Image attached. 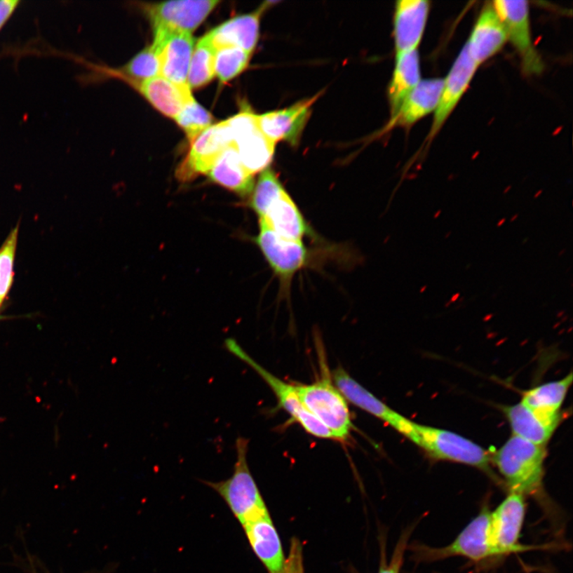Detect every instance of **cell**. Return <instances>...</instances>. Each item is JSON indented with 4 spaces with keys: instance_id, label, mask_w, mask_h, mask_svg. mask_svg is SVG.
I'll return each instance as SVG.
<instances>
[{
    "instance_id": "29",
    "label": "cell",
    "mask_w": 573,
    "mask_h": 573,
    "mask_svg": "<svg viewBox=\"0 0 573 573\" xmlns=\"http://www.w3.org/2000/svg\"><path fill=\"white\" fill-rule=\"evenodd\" d=\"M252 191L251 208L256 212L259 218H263L271 205L286 190L274 171L269 168L259 175Z\"/></svg>"
},
{
    "instance_id": "19",
    "label": "cell",
    "mask_w": 573,
    "mask_h": 573,
    "mask_svg": "<svg viewBox=\"0 0 573 573\" xmlns=\"http://www.w3.org/2000/svg\"><path fill=\"white\" fill-rule=\"evenodd\" d=\"M252 551L269 573H282L285 559L278 534L269 513L243 525Z\"/></svg>"
},
{
    "instance_id": "37",
    "label": "cell",
    "mask_w": 573,
    "mask_h": 573,
    "mask_svg": "<svg viewBox=\"0 0 573 573\" xmlns=\"http://www.w3.org/2000/svg\"><path fill=\"white\" fill-rule=\"evenodd\" d=\"M459 295H460L459 293L454 295L451 299L452 302H454V301H457L459 299Z\"/></svg>"
},
{
    "instance_id": "26",
    "label": "cell",
    "mask_w": 573,
    "mask_h": 573,
    "mask_svg": "<svg viewBox=\"0 0 573 573\" xmlns=\"http://www.w3.org/2000/svg\"><path fill=\"white\" fill-rule=\"evenodd\" d=\"M421 81L418 50H413L396 55L395 69L388 90L391 118L398 114L407 97Z\"/></svg>"
},
{
    "instance_id": "1",
    "label": "cell",
    "mask_w": 573,
    "mask_h": 573,
    "mask_svg": "<svg viewBox=\"0 0 573 573\" xmlns=\"http://www.w3.org/2000/svg\"><path fill=\"white\" fill-rule=\"evenodd\" d=\"M320 374L309 385H295L301 403L324 425L334 440L344 442L353 427L346 400L336 387L324 351L318 349Z\"/></svg>"
},
{
    "instance_id": "31",
    "label": "cell",
    "mask_w": 573,
    "mask_h": 573,
    "mask_svg": "<svg viewBox=\"0 0 573 573\" xmlns=\"http://www.w3.org/2000/svg\"><path fill=\"white\" fill-rule=\"evenodd\" d=\"M175 120L184 130L192 143L201 133L211 126L213 118L210 112L193 97L187 102Z\"/></svg>"
},
{
    "instance_id": "40",
    "label": "cell",
    "mask_w": 573,
    "mask_h": 573,
    "mask_svg": "<svg viewBox=\"0 0 573 573\" xmlns=\"http://www.w3.org/2000/svg\"><path fill=\"white\" fill-rule=\"evenodd\" d=\"M440 214H441V210H439L438 212H437V213H436V214L435 215L434 217H435V218L438 217V216H439Z\"/></svg>"
},
{
    "instance_id": "3",
    "label": "cell",
    "mask_w": 573,
    "mask_h": 573,
    "mask_svg": "<svg viewBox=\"0 0 573 573\" xmlns=\"http://www.w3.org/2000/svg\"><path fill=\"white\" fill-rule=\"evenodd\" d=\"M249 443L245 437L236 440L237 461L231 477L217 483L203 482L222 496L242 525L269 513L248 465Z\"/></svg>"
},
{
    "instance_id": "15",
    "label": "cell",
    "mask_w": 573,
    "mask_h": 573,
    "mask_svg": "<svg viewBox=\"0 0 573 573\" xmlns=\"http://www.w3.org/2000/svg\"><path fill=\"white\" fill-rule=\"evenodd\" d=\"M478 67V65L471 58L465 45L445 79L440 103L434 112L429 139H433L436 137L453 110L456 109L464 94L468 90L471 80L473 79Z\"/></svg>"
},
{
    "instance_id": "21",
    "label": "cell",
    "mask_w": 573,
    "mask_h": 573,
    "mask_svg": "<svg viewBox=\"0 0 573 573\" xmlns=\"http://www.w3.org/2000/svg\"><path fill=\"white\" fill-rule=\"evenodd\" d=\"M206 175L217 184L241 197L250 196L255 185L254 175L242 164L234 144L223 151Z\"/></svg>"
},
{
    "instance_id": "7",
    "label": "cell",
    "mask_w": 573,
    "mask_h": 573,
    "mask_svg": "<svg viewBox=\"0 0 573 573\" xmlns=\"http://www.w3.org/2000/svg\"><path fill=\"white\" fill-rule=\"evenodd\" d=\"M525 496L511 492L490 512L489 537L496 557L530 551L534 547L520 544L525 513Z\"/></svg>"
},
{
    "instance_id": "27",
    "label": "cell",
    "mask_w": 573,
    "mask_h": 573,
    "mask_svg": "<svg viewBox=\"0 0 573 573\" xmlns=\"http://www.w3.org/2000/svg\"><path fill=\"white\" fill-rule=\"evenodd\" d=\"M234 145L242 164L253 175L269 168L275 155L276 144L266 137L259 127L238 135Z\"/></svg>"
},
{
    "instance_id": "22",
    "label": "cell",
    "mask_w": 573,
    "mask_h": 573,
    "mask_svg": "<svg viewBox=\"0 0 573 573\" xmlns=\"http://www.w3.org/2000/svg\"><path fill=\"white\" fill-rule=\"evenodd\" d=\"M572 374L543 384L523 393L521 403L548 421L560 423V409L572 383Z\"/></svg>"
},
{
    "instance_id": "39",
    "label": "cell",
    "mask_w": 573,
    "mask_h": 573,
    "mask_svg": "<svg viewBox=\"0 0 573 573\" xmlns=\"http://www.w3.org/2000/svg\"><path fill=\"white\" fill-rule=\"evenodd\" d=\"M518 215H516L513 216V218H511V222H513V221L516 220H517V218H518Z\"/></svg>"
},
{
    "instance_id": "10",
    "label": "cell",
    "mask_w": 573,
    "mask_h": 573,
    "mask_svg": "<svg viewBox=\"0 0 573 573\" xmlns=\"http://www.w3.org/2000/svg\"><path fill=\"white\" fill-rule=\"evenodd\" d=\"M218 0L170 1L147 5L154 29L192 34L220 4Z\"/></svg>"
},
{
    "instance_id": "34",
    "label": "cell",
    "mask_w": 573,
    "mask_h": 573,
    "mask_svg": "<svg viewBox=\"0 0 573 573\" xmlns=\"http://www.w3.org/2000/svg\"><path fill=\"white\" fill-rule=\"evenodd\" d=\"M282 573H304L302 546L297 540L292 541L290 552Z\"/></svg>"
},
{
    "instance_id": "4",
    "label": "cell",
    "mask_w": 573,
    "mask_h": 573,
    "mask_svg": "<svg viewBox=\"0 0 573 573\" xmlns=\"http://www.w3.org/2000/svg\"><path fill=\"white\" fill-rule=\"evenodd\" d=\"M410 440L431 458L474 466L494 476L490 454L481 446L450 431L414 424Z\"/></svg>"
},
{
    "instance_id": "33",
    "label": "cell",
    "mask_w": 573,
    "mask_h": 573,
    "mask_svg": "<svg viewBox=\"0 0 573 573\" xmlns=\"http://www.w3.org/2000/svg\"><path fill=\"white\" fill-rule=\"evenodd\" d=\"M18 238L16 227L0 248V303L7 297L14 276V259Z\"/></svg>"
},
{
    "instance_id": "13",
    "label": "cell",
    "mask_w": 573,
    "mask_h": 573,
    "mask_svg": "<svg viewBox=\"0 0 573 573\" xmlns=\"http://www.w3.org/2000/svg\"><path fill=\"white\" fill-rule=\"evenodd\" d=\"M332 377L335 385L346 400L369 412L370 414L382 419L406 438H410L415 422H411L383 403L382 400L366 391L344 369L335 370Z\"/></svg>"
},
{
    "instance_id": "6",
    "label": "cell",
    "mask_w": 573,
    "mask_h": 573,
    "mask_svg": "<svg viewBox=\"0 0 573 573\" xmlns=\"http://www.w3.org/2000/svg\"><path fill=\"white\" fill-rule=\"evenodd\" d=\"M492 4L504 23L508 41L521 59L524 74L529 76L541 74L545 65L532 39L528 2L495 0Z\"/></svg>"
},
{
    "instance_id": "43",
    "label": "cell",
    "mask_w": 573,
    "mask_h": 573,
    "mask_svg": "<svg viewBox=\"0 0 573 573\" xmlns=\"http://www.w3.org/2000/svg\"><path fill=\"white\" fill-rule=\"evenodd\" d=\"M34 573H36V572H34Z\"/></svg>"
},
{
    "instance_id": "12",
    "label": "cell",
    "mask_w": 573,
    "mask_h": 573,
    "mask_svg": "<svg viewBox=\"0 0 573 573\" xmlns=\"http://www.w3.org/2000/svg\"><path fill=\"white\" fill-rule=\"evenodd\" d=\"M161 64L159 76L179 86H188L189 67L194 51L191 34L154 29V42Z\"/></svg>"
},
{
    "instance_id": "9",
    "label": "cell",
    "mask_w": 573,
    "mask_h": 573,
    "mask_svg": "<svg viewBox=\"0 0 573 573\" xmlns=\"http://www.w3.org/2000/svg\"><path fill=\"white\" fill-rule=\"evenodd\" d=\"M255 241L271 269L286 285L308 262L309 252L302 241L283 238L262 220Z\"/></svg>"
},
{
    "instance_id": "28",
    "label": "cell",
    "mask_w": 573,
    "mask_h": 573,
    "mask_svg": "<svg viewBox=\"0 0 573 573\" xmlns=\"http://www.w3.org/2000/svg\"><path fill=\"white\" fill-rule=\"evenodd\" d=\"M215 55L216 49L206 34L198 41L193 51L187 78L191 90L208 84L215 78Z\"/></svg>"
},
{
    "instance_id": "41",
    "label": "cell",
    "mask_w": 573,
    "mask_h": 573,
    "mask_svg": "<svg viewBox=\"0 0 573 573\" xmlns=\"http://www.w3.org/2000/svg\"><path fill=\"white\" fill-rule=\"evenodd\" d=\"M541 192H542V191H540V192L537 193V194H536V196H534V198H537V197H539V194H540Z\"/></svg>"
},
{
    "instance_id": "17",
    "label": "cell",
    "mask_w": 573,
    "mask_h": 573,
    "mask_svg": "<svg viewBox=\"0 0 573 573\" xmlns=\"http://www.w3.org/2000/svg\"><path fill=\"white\" fill-rule=\"evenodd\" d=\"M507 34L492 3H487L472 29L466 43L469 55L480 67L504 48L507 42Z\"/></svg>"
},
{
    "instance_id": "36",
    "label": "cell",
    "mask_w": 573,
    "mask_h": 573,
    "mask_svg": "<svg viewBox=\"0 0 573 573\" xmlns=\"http://www.w3.org/2000/svg\"><path fill=\"white\" fill-rule=\"evenodd\" d=\"M21 3L19 0H0V32L13 16Z\"/></svg>"
},
{
    "instance_id": "30",
    "label": "cell",
    "mask_w": 573,
    "mask_h": 573,
    "mask_svg": "<svg viewBox=\"0 0 573 573\" xmlns=\"http://www.w3.org/2000/svg\"><path fill=\"white\" fill-rule=\"evenodd\" d=\"M251 54L237 47H223L215 55V75L224 83L234 79L249 66Z\"/></svg>"
},
{
    "instance_id": "38",
    "label": "cell",
    "mask_w": 573,
    "mask_h": 573,
    "mask_svg": "<svg viewBox=\"0 0 573 573\" xmlns=\"http://www.w3.org/2000/svg\"><path fill=\"white\" fill-rule=\"evenodd\" d=\"M506 218H504V220H501V221H500V222H499L497 224V227H500L503 226V224H504L506 222Z\"/></svg>"
},
{
    "instance_id": "24",
    "label": "cell",
    "mask_w": 573,
    "mask_h": 573,
    "mask_svg": "<svg viewBox=\"0 0 573 573\" xmlns=\"http://www.w3.org/2000/svg\"><path fill=\"white\" fill-rule=\"evenodd\" d=\"M281 237L300 241L309 229L298 206L285 191L271 205L263 218H259Z\"/></svg>"
},
{
    "instance_id": "16",
    "label": "cell",
    "mask_w": 573,
    "mask_h": 573,
    "mask_svg": "<svg viewBox=\"0 0 573 573\" xmlns=\"http://www.w3.org/2000/svg\"><path fill=\"white\" fill-rule=\"evenodd\" d=\"M429 11L430 2L425 0H400L396 2V54L417 50L426 28Z\"/></svg>"
},
{
    "instance_id": "18",
    "label": "cell",
    "mask_w": 573,
    "mask_h": 573,
    "mask_svg": "<svg viewBox=\"0 0 573 573\" xmlns=\"http://www.w3.org/2000/svg\"><path fill=\"white\" fill-rule=\"evenodd\" d=\"M274 4L265 2L253 13L234 17L210 32L208 35L216 50L237 47L252 54L258 42L261 18Z\"/></svg>"
},
{
    "instance_id": "25",
    "label": "cell",
    "mask_w": 573,
    "mask_h": 573,
    "mask_svg": "<svg viewBox=\"0 0 573 573\" xmlns=\"http://www.w3.org/2000/svg\"><path fill=\"white\" fill-rule=\"evenodd\" d=\"M504 411L513 436L537 445L546 446L560 424L541 417L521 403L505 407Z\"/></svg>"
},
{
    "instance_id": "32",
    "label": "cell",
    "mask_w": 573,
    "mask_h": 573,
    "mask_svg": "<svg viewBox=\"0 0 573 573\" xmlns=\"http://www.w3.org/2000/svg\"><path fill=\"white\" fill-rule=\"evenodd\" d=\"M161 64L154 47H147L128 62L123 72L135 81L149 80L159 76Z\"/></svg>"
},
{
    "instance_id": "35",
    "label": "cell",
    "mask_w": 573,
    "mask_h": 573,
    "mask_svg": "<svg viewBox=\"0 0 573 573\" xmlns=\"http://www.w3.org/2000/svg\"><path fill=\"white\" fill-rule=\"evenodd\" d=\"M407 534L401 537L397 548L395 549L393 556L386 567H383L379 573H400L401 565L403 562L404 553L407 547Z\"/></svg>"
},
{
    "instance_id": "11",
    "label": "cell",
    "mask_w": 573,
    "mask_h": 573,
    "mask_svg": "<svg viewBox=\"0 0 573 573\" xmlns=\"http://www.w3.org/2000/svg\"><path fill=\"white\" fill-rule=\"evenodd\" d=\"M234 144L231 129L227 121L211 126L192 142L189 155L177 171L178 178L188 181L198 175L208 174L223 151Z\"/></svg>"
},
{
    "instance_id": "2",
    "label": "cell",
    "mask_w": 573,
    "mask_h": 573,
    "mask_svg": "<svg viewBox=\"0 0 573 573\" xmlns=\"http://www.w3.org/2000/svg\"><path fill=\"white\" fill-rule=\"evenodd\" d=\"M546 454V446L512 436L490 454V461L497 466L510 492L525 497L541 492Z\"/></svg>"
},
{
    "instance_id": "23",
    "label": "cell",
    "mask_w": 573,
    "mask_h": 573,
    "mask_svg": "<svg viewBox=\"0 0 573 573\" xmlns=\"http://www.w3.org/2000/svg\"><path fill=\"white\" fill-rule=\"evenodd\" d=\"M140 90L157 110L174 119L193 98L190 87L176 85L161 76L141 82Z\"/></svg>"
},
{
    "instance_id": "42",
    "label": "cell",
    "mask_w": 573,
    "mask_h": 573,
    "mask_svg": "<svg viewBox=\"0 0 573 573\" xmlns=\"http://www.w3.org/2000/svg\"><path fill=\"white\" fill-rule=\"evenodd\" d=\"M0 306H1V303H0Z\"/></svg>"
},
{
    "instance_id": "8",
    "label": "cell",
    "mask_w": 573,
    "mask_h": 573,
    "mask_svg": "<svg viewBox=\"0 0 573 573\" xmlns=\"http://www.w3.org/2000/svg\"><path fill=\"white\" fill-rule=\"evenodd\" d=\"M490 512L488 507L484 506L450 545L442 548H419V557L426 561L463 557L475 562L496 557L490 542Z\"/></svg>"
},
{
    "instance_id": "20",
    "label": "cell",
    "mask_w": 573,
    "mask_h": 573,
    "mask_svg": "<svg viewBox=\"0 0 573 573\" xmlns=\"http://www.w3.org/2000/svg\"><path fill=\"white\" fill-rule=\"evenodd\" d=\"M445 79L422 80L407 97L398 114L391 118L388 128L410 127L438 107Z\"/></svg>"
},
{
    "instance_id": "5",
    "label": "cell",
    "mask_w": 573,
    "mask_h": 573,
    "mask_svg": "<svg viewBox=\"0 0 573 573\" xmlns=\"http://www.w3.org/2000/svg\"><path fill=\"white\" fill-rule=\"evenodd\" d=\"M224 347L235 357L250 365L254 371L257 372L273 391L282 409L291 416L293 421L299 424L306 433L318 437V438L334 440L332 433L311 414L301 403L295 385L283 382L279 377L271 374L269 371L257 363L250 354L242 349L237 341L228 339L224 341Z\"/></svg>"
},
{
    "instance_id": "14",
    "label": "cell",
    "mask_w": 573,
    "mask_h": 573,
    "mask_svg": "<svg viewBox=\"0 0 573 573\" xmlns=\"http://www.w3.org/2000/svg\"><path fill=\"white\" fill-rule=\"evenodd\" d=\"M320 96L318 93L287 109L257 115L259 131L276 144L277 142L285 141L292 146H297L311 116L312 105Z\"/></svg>"
}]
</instances>
